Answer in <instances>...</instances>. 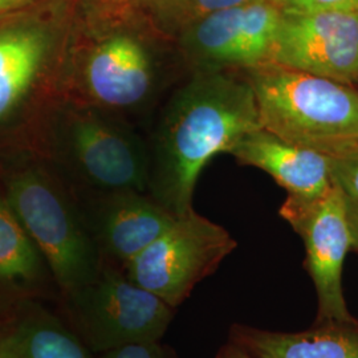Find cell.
<instances>
[{
  "mask_svg": "<svg viewBox=\"0 0 358 358\" xmlns=\"http://www.w3.org/2000/svg\"><path fill=\"white\" fill-rule=\"evenodd\" d=\"M4 338L13 358H90L76 334L38 307L26 313Z\"/></svg>",
  "mask_w": 358,
  "mask_h": 358,
  "instance_id": "cell-16",
  "label": "cell"
},
{
  "mask_svg": "<svg viewBox=\"0 0 358 358\" xmlns=\"http://www.w3.org/2000/svg\"><path fill=\"white\" fill-rule=\"evenodd\" d=\"M230 154L243 165L266 171L289 196H319L332 187L327 154L284 141L266 129L245 134Z\"/></svg>",
  "mask_w": 358,
  "mask_h": 358,
  "instance_id": "cell-11",
  "label": "cell"
},
{
  "mask_svg": "<svg viewBox=\"0 0 358 358\" xmlns=\"http://www.w3.org/2000/svg\"><path fill=\"white\" fill-rule=\"evenodd\" d=\"M154 57L141 40L113 34L96 43L81 63V84L99 106L125 109L141 103L152 92Z\"/></svg>",
  "mask_w": 358,
  "mask_h": 358,
  "instance_id": "cell-10",
  "label": "cell"
},
{
  "mask_svg": "<svg viewBox=\"0 0 358 358\" xmlns=\"http://www.w3.org/2000/svg\"><path fill=\"white\" fill-rule=\"evenodd\" d=\"M285 219L303 239L306 268L317 294V322L356 320L346 307L343 292V267L353 248L345 196L333 182L319 196H289L280 208Z\"/></svg>",
  "mask_w": 358,
  "mask_h": 358,
  "instance_id": "cell-6",
  "label": "cell"
},
{
  "mask_svg": "<svg viewBox=\"0 0 358 358\" xmlns=\"http://www.w3.org/2000/svg\"><path fill=\"white\" fill-rule=\"evenodd\" d=\"M45 266L7 199L0 198V291L15 297L36 294L45 284Z\"/></svg>",
  "mask_w": 358,
  "mask_h": 358,
  "instance_id": "cell-15",
  "label": "cell"
},
{
  "mask_svg": "<svg viewBox=\"0 0 358 358\" xmlns=\"http://www.w3.org/2000/svg\"><path fill=\"white\" fill-rule=\"evenodd\" d=\"M260 127L284 141L334 153L358 141V87L282 65L247 72Z\"/></svg>",
  "mask_w": 358,
  "mask_h": 358,
  "instance_id": "cell-2",
  "label": "cell"
},
{
  "mask_svg": "<svg viewBox=\"0 0 358 358\" xmlns=\"http://www.w3.org/2000/svg\"><path fill=\"white\" fill-rule=\"evenodd\" d=\"M328 157L333 182L340 187L348 203L358 206V141Z\"/></svg>",
  "mask_w": 358,
  "mask_h": 358,
  "instance_id": "cell-18",
  "label": "cell"
},
{
  "mask_svg": "<svg viewBox=\"0 0 358 358\" xmlns=\"http://www.w3.org/2000/svg\"><path fill=\"white\" fill-rule=\"evenodd\" d=\"M28 1L29 0H0V15L16 10V8L24 6Z\"/></svg>",
  "mask_w": 358,
  "mask_h": 358,
  "instance_id": "cell-23",
  "label": "cell"
},
{
  "mask_svg": "<svg viewBox=\"0 0 358 358\" xmlns=\"http://www.w3.org/2000/svg\"><path fill=\"white\" fill-rule=\"evenodd\" d=\"M7 202L44 257L64 297L90 284L103 267L97 245L64 192L38 170L16 173Z\"/></svg>",
  "mask_w": 358,
  "mask_h": 358,
  "instance_id": "cell-3",
  "label": "cell"
},
{
  "mask_svg": "<svg viewBox=\"0 0 358 358\" xmlns=\"http://www.w3.org/2000/svg\"><path fill=\"white\" fill-rule=\"evenodd\" d=\"M52 34L36 23L0 28V125L36 87L51 60Z\"/></svg>",
  "mask_w": 358,
  "mask_h": 358,
  "instance_id": "cell-14",
  "label": "cell"
},
{
  "mask_svg": "<svg viewBox=\"0 0 358 358\" xmlns=\"http://www.w3.org/2000/svg\"><path fill=\"white\" fill-rule=\"evenodd\" d=\"M62 142L81 177L103 192H143L150 165L141 142L92 106H71L62 121Z\"/></svg>",
  "mask_w": 358,
  "mask_h": 358,
  "instance_id": "cell-7",
  "label": "cell"
},
{
  "mask_svg": "<svg viewBox=\"0 0 358 358\" xmlns=\"http://www.w3.org/2000/svg\"><path fill=\"white\" fill-rule=\"evenodd\" d=\"M101 358H176L171 349L157 343H138L103 352Z\"/></svg>",
  "mask_w": 358,
  "mask_h": 358,
  "instance_id": "cell-20",
  "label": "cell"
},
{
  "mask_svg": "<svg viewBox=\"0 0 358 358\" xmlns=\"http://www.w3.org/2000/svg\"><path fill=\"white\" fill-rule=\"evenodd\" d=\"M64 299L77 334L94 352L157 343L174 317V308L109 266Z\"/></svg>",
  "mask_w": 358,
  "mask_h": 358,
  "instance_id": "cell-4",
  "label": "cell"
},
{
  "mask_svg": "<svg viewBox=\"0 0 358 358\" xmlns=\"http://www.w3.org/2000/svg\"><path fill=\"white\" fill-rule=\"evenodd\" d=\"M230 341L254 358H358V320L317 322L297 333L232 325Z\"/></svg>",
  "mask_w": 358,
  "mask_h": 358,
  "instance_id": "cell-13",
  "label": "cell"
},
{
  "mask_svg": "<svg viewBox=\"0 0 358 358\" xmlns=\"http://www.w3.org/2000/svg\"><path fill=\"white\" fill-rule=\"evenodd\" d=\"M217 358H254L243 348H241L234 343H229L227 345L222 346Z\"/></svg>",
  "mask_w": 358,
  "mask_h": 358,
  "instance_id": "cell-21",
  "label": "cell"
},
{
  "mask_svg": "<svg viewBox=\"0 0 358 358\" xmlns=\"http://www.w3.org/2000/svg\"><path fill=\"white\" fill-rule=\"evenodd\" d=\"M271 63L358 87V11L282 13Z\"/></svg>",
  "mask_w": 358,
  "mask_h": 358,
  "instance_id": "cell-9",
  "label": "cell"
},
{
  "mask_svg": "<svg viewBox=\"0 0 358 358\" xmlns=\"http://www.w3.org/2000/svg\"><path fill=\"white\" fill-rule=\"evenodd\" d=\"M177 217L142 192H109L97 215V239L105 254L125 266L158 239Z\"/></svg>",
  "mask_w": 358,
  "mask_h": 358,
  "instance_id": "cell-12",
  "label": "cell"
},
{
  "mask_svg": "<svg viewBox=\"0 0 358 358\" xmlns=\"http://www.w3.org/2000/svg\"><path fill=\"white\" fill-rule=\"evenodd\" d=\"M235 247L229 231L192 210L128 262L125 275L176 309Z\"/></svg>",
  "mask_w": 358,
  "mask_h": 358,
  "instance_id": "cell-5",
  "label": "cell"
},
{
  "mask_svg": "<svg viewBox=\"0 0 358 358\" xmlns=\"http://www.w3.org/2000/svg\"><path fill=\"white\" fill-rule=\"evenodd\" d=\"M260 127L255 92L235 71H196L167 105L157 138L155 201L176 215L192 208L206 165Z\"/></svg>",
  "mask_w": 358,
  "mask_h": 358,
  "instance_id": "cell-1",
  "label": "cell"
},
{
  "mask_svg": "<svg viewBox=\"0 0 358 358\" xmlns=\"http://www.w3.org/2000/svg\"><path fill=\"white\" fill-rule=\"evenodd\" d=\"M0 358H13L11 350L7 345L6 338H4V334L0 337Z\"/></svg>",
  "mask_w": 358,
  "mask_h": 358,
  "instance_id": "cell-24",
  "label": "cell"
},
{
  "mask_svg": "<svg viewBox=\"0 0 358 358\" xmlns=\"http://www.w3.org/2000/svg\"><path fill=\"white\" fill-rule=\"evenodd\" d=\"M282 11L254 0L211 13L185 29L180 48L196 71H251L271 63Z\"/></svg>",
  "mask_w": 358,
  "mask_h": 358,
  "instance_id": "cell-8",
  "label": "cell"
},
{
  "mask_svg": "<svg viewBox=\"0 0 358 358\" xmlns=\"http://www.w3.org/2000/svg\"><path fill=\"white\" fill-rule=\"evenodd\" d=\"M346 201V199H345ZM348 206V217L353 235V248L358 250V206L350 205L346 202Z\"/></svg>",
  "mask_w": 358,
  "mask_h": 358,
  "instance_id": "cell-22",
  "label": "cell"
},
{
  "mask_svg": "<svg viewBox=\"0 0 358 358\" xmlns=\"http://www.w3.org/2000/svg\"><path fill=\"white\" fill-rule=\"evenodd\" d=\"M282 13L358 11V0H268Z\"/></svg>",
  "mask_w": 358,
  "mask_h": 358,
  "instance_id": "cell-19",
  "label": "cell"
},
{
  "mask_svg": "<svg viewBox=\"0 0 358 358\" xmlns=\"http://www.w3.org/2000/svg\"><path fill=\"white\" fill-rule=\"evenodd\" d=\"M154 20L167 32L180 35L211 13L254 0H140Z\"/></svg>",
  "mask_w": 358,
  "mask_h": 358,
  "instance_id": "cell-17",
  "label": "cell"
}]
</instances>
